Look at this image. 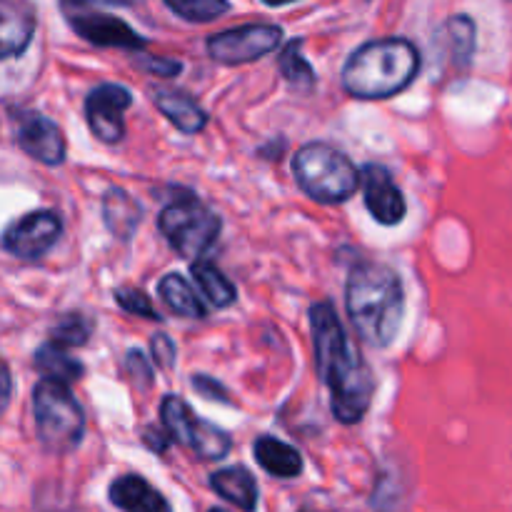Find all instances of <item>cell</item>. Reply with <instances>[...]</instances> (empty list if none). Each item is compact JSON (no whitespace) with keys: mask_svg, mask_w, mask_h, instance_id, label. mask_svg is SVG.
I'll return each mask as SVG.
<instances>
[{"mask_svg":"<svg viewBox=\"0 0 512 512\" xmlns=\"http://www.w3.org/2000/svg\"><path fill=\"white\" fill-rule=\"evenodd\" d=\"M310 330L318 373L330 390L333 415L345 425L358 423L373 403L375 383L368 365L355 355L353 343L330 303H315L310 308Z\"/></svg>","mask_w":512,"mask_h":512,"instance_id":"obj_1","label":"cell"},{"mask_svg":"<svg viewBox=\"0 0 512 512\" xmlns=\"http://www.w3.org/2000/svg\"><path fill=\"white\" fill-rule=\"evenodd\" d=\"M345 310L360 338L373 348H388L398 335L405 313L403 283L380 263H360L345 285Z\"/></svg>","mask_w":512,"mask_h":512,"instance_id":"obj_2","label":"cell"},{"mask_svg":"<svg viewBox=\"0 0 512 512\" xmlns=\"http://www.w3.org/2000/svg\"><path fill=\"white\" fill-rule=\"evenodd\" d=\"M418 70L420 53L410 40H370L348 58L343 68V85L353 98H393L418 78Z\"/></svg>","mask_w":512,"mask_h":512,"instance_id":"obj_3","label":"cell"},{"mask_svg":"<svg viewBox=\"0 0 512 512\" xmlns=\"http://www.w3.org/2000/svg\"><path fill=\"white\" fill-rule=\"evenodd\" d=\"M293 173L308 198L328 205L350 200L360 185L353 160L325 143L303 145L293 158Z\"/></svg>","mask_w":512,"mask_h":512,"instance_id":"obj_4","label":"cell"},{"mask_svg":"<svg viewBox=\"0 0 512 512\" xmlns=\"http://www.w3.org/2000/svg\"><path fill=\"white\" fill-rule=\"evenodd\" d=\"M33 413L38 440L48 453H73L85 433V415L68 383L43 378L33 390Z\"/></svg>","mask_w":512,"mask_h":512,"instance_id":"obj_5","label":"cell"},{"mask_svg":"<svg viewBox=\"0 0 512 512\" xmlns=\"http://www.w3.org/2000/svg\"><path fill=\"white\" fill-rule=\"evenodd\" d=\"M160 233L183 258H200L220 235V218L193 195L173 200L158 215Z\"/></svg>","mask_w":512,"mask_h":512,"instance_id":"obj_6","label":"cell"},{"mask_svg":"<svg viewBox=\"0 0 512 512\" xmlns=\"http://www.w3.org/2000/svg\"><path fill=\"white\" fill-rule=\"evenodd\" d=\"M160 418L165 430L180 445L193 450L203 460H223L230 453V435L208 420H198L185 400L165 395L160 403Z\"/></svg>","mask_w":512,"mask_h":512,"instance_id":"obj_7","label":"cell"},{"mask_svg":"<svg viewBox=\"0 0 512 512\" xmlns=\"http://www.w3.org/2000/svg\"><path fill=\"white\" fill-rule=\"evenodd\" d=\"M283 40V28L268 23H250L223 30L208 40L210 58L223 65H243L273 53Z\"/></svg>","mask_w":512,"mask_h":512,"instance_id":"obj_8","label":"cell"},{"mask_svg":"<svg viewBox=\"0 0 512 512\" xmlns=\"http://www.w3.org/2000/svg\"><path fill=\"white\" fill-rule=\"evenodd\" d=\"M60 233H63V223H60V218L53 210H35V213H28L25 218L15 220L5 230L3 248L10 255H15V258L35 260L58 243Z\"/></svg>","mask_w":512,"mask_h":512,"instance_id":"obj_9","label":"cell"},{"mask_svg":"<svg viewBox=\"0 0 512 512\" xmlns=\"http://www.w3.org/2000/svg\"><path fill=\"white\" fill-rule=\"evenodd\" d=\"M130 103H133V95L123 85L105 83L90 90L85 98V118L95 138L103 143H118L125 133L123 113L130 108Z\"/></svg>","mask_w":512,"mask_h":512,"instance_id":"obj_10","label":"cell"},{"mask_svg":"<svg viewBox=\"0 0 512 512\" xmlns=\"http://www.w3.org/2000/svg\"><path fill=\"white\" fill-rule=\"evenodd\" d=\"M15 140L25 155L43 165H60L65 160V138L58 125L40 113L20 110L13 115Z\"/></svg>","mask_w":512,"mask_h":512,"instance_id":"obj_11","label":"cell"},{"mask_svg":"<svg viewBox=\"0 0 512 512\" xmlns=\"http://www.w3.org/2000/svg\"><path fill=\"white\" fill-rule=\"evenodd\" d=\"M360 185H363L365 208L380 225H398L405 218V210H408L405 198L388 168L375 163L365 165L360 170Z\"/></svg>","mask_w":512,"mask_h":512,"instance_id":"obj_12","label":"cell"},{"mask_svg":"<svg viewBox=\"0 0 512 512\" xmlns=\"http://www.w3.org/2000/svg\"><path fill=\"white\" fill-rule=\"evenodd\" d=\"M70 25L75 33L83 35L93 45L100 48H123V50H140L148 40L135 33L125 20L105 13H75L70 15Z\"/></svg>","mask_w":512,"mask_h":512,"instance_id":"obj_13","label":"cell"},{"mask_svg":"<svg viewBox=\"0 0 512 512\" xmlns=\"http://www.w3.org/2000/svg\"><path fill=\"white\" fill-rule=\"evenodd\" d=\"M35 33V15L23 0L0 3V55L15 58L23 55Z\"/></svg>","mask_w":512,"mask_h":512,"instance_id":"obj_14","label":"cell"},{"mask_svg":"<svg viewBox=\"0 0 512 512\" xmlns=\"http://www.w3.org/2000/svg\"><path fill=\"white\" fill-rule=\"evenodd\" d=\"M110 503L123 512H173L163 493L140 475H123L110 485Z\"/></svg>","mask_w":512,"mask_h":512,"instance_id":"obj_15","label":"cell"},{"mask_svg":"<svg viewBox=\"0 0 512 512\" xmlns=\"http://www.w3.org/2000/svg\"><path fill=\"white\" fill-rule=\"evenodd\" d=\"M253 453L260 468L273 478H298L303 473V458L298 450L273 435H260L253 445Z\"/></svg>","mask_w":512,"mask_h":512,"instance_id":"obj_16","label":"cell"},{"mask_svg":"<svg viewBox=\"0 0 512 512\" xmlns=\"http://www.w3.org/2000/svg\"><path fill=\"white\" fill-rule=\"evenodd\" d=\"M153 103L183 133L195 135L208 125V113L190 95L178 93V90H155Z\"/></svg>","mask_w":512,"mask_h":512,"instance_id":"obj_17","label":"cell"},{"mask_svg":"<svg viewBox=\"0 0 512 512\" xmlns=\"http://www.w3.org/2000/svg\"><path fill=\"white\" fill-rule=\"evenodd\" d=\"M440 43L445 50V63L455 70H465L475 53V23L468 15H453L440 30Z\"/></svg>","mask_w":512,"mask_h":512,"instance_id":"obj_18","label":"cell"},{"mask_svg":"<svg viewBox=\"0 0 512 512\" xmlns=\"http://www.w3.org/2000/svg\"><path fill=\"white\" fill-rule=\"evenodd\" d=\"M210 488L240 510L253 512L258 505V485L245 468H223L210 475Z\"/></svg>","mask_w":512,"mask_h":512,"instance_id":"obj_19","label":"cell"},{"mask_svg":"<svg viewBox=\"0 0 512 512\" xmlns=\"http://www.w3.org/2000/svg\"><path fill=\"white\" fill-rule=\"evenodd\" d=\"M105 225L120 240H130L140 225V205L130 198V193L120 188H110L103 198Z\"/></svg>","mask_w":512,"mask_h":512,"instance_id":"obj_20","label":"cell"},{"mask_svg":"<svg viewBox=\"0 0 512 512\" xmlns=\"http://www.w3.org/2000/svg\"><path fill=\"white\" fill-rule=\"evenodd\" d=\"M35 368L45 375V378L53 380H63V383H73L83 375V363L75 360L73 355L65 353L63 345L45 343L35 350Z\"/></svg>","mask_w":512,"mask_h":512,"instance_id":"obj_21","label":"cell"},{"mask_svg":"<svg viewBox=\"0 0 512 512\" xmlns=\"http://www.w3.org/2000/svg\"><path fill=\"white\" fill-rule=\"evenodd\" d=\"M193 278L198 283V288L203 290L205 298L215 305V308H230L238 298L235 293V285L220 273L218 265H213L210 260H195L193 263Z\"/></svg>","mask_w":512,"mask_h":512,"instance_id":"obj_22","label":"cell"},{"mask_svg":"<svg viewBox=\"0 0 512 512\" xmlns=\"http://www.w3.org/2000/svg\"><path fill=\"white\" fill-rule=\"evenodd\" d=\"M160 298L165 300L173 313L183 315V318H205V308L200 303L198 295L193 293V288L188 285V280L180 278L178 273H170L160 280L158 285Z\"/></svg>","mask_w":512,"mask_h":512,"instance_id":"obj_23","label":"cell"},{"mask_svg":"<svg viewBox=\"0 0 512 512\" xmlns=\"http://www.w3.org/2000/svg\"><path fill=\"white\" fill-rule=\"evenodd\" d=\"M278 68L283 73V78L288 80L293 88L300 90H310L315 85V73H313V65L305 60L303 55V40L295 38L290 40L288 45L283 48L278 60Z\"/></svg>","mask_w":512,"mask_h":512,"instance_id":"obj_24","label":"cell"},{"mask_svg":"<svg viewBox=\"0 0 512 512\" xmlns=\"http://www.w3.org/2000/svg\"><path fill=\"white\" fill-rule=\"evenodd\" d=\"M90 333H93V320L85 318L83 313L60 315L58 323L50 330L55 343L63 345V348H80V345L88 343Z\"/></svg>","mask_w":512,"mask_h":512,"instance_id":"obj_25","label":"cell"},{"mask_svg":"<svg viewBox=\"0 0 512 512\" xmlns=\"http://www.w3.org/2000/svg\"><path fill=\"white\" fill-rule=\"evenodd\" d=\"M165 5L190 23H210L230 10L228 0H165Z\"/></svg>","mask_w":512,"mask_h":512,"instance_id":"obj_26","label":"cell"},{"mask_svg":"<svg viewBox=\"0 0 512 512\" xmlns=\"http://www.w3.org/2000/svg\"><path fill=\"white\" fill-rule=\"evenodd\" d=\"M115 300L123 310H128L130 315H140V318H150V320H158L160 315L155 313L153 303H150L148 295H143L140 290L133 288H120L115 290Z\"/></svg>","mask_w":512,"mask_h":512,"instance_id":"obj_27","label":"cell"},{"mask_svg":"<svg viewBox=\"0 0 512 512\" xmlns=\"http://www.w3.org/2000/svg\"><path fill=\"white\" fill-rule=\"evenodd\" d=\"M140 68L148 70L150 75H163V78H173L183 70V65L178 60H170V58H140L138 60Z\"/></svg>","mask_w":512,"mask_h":512,"instance_id":"obj_28","label":"cell"},{"mask_svg":"<svg viewBox=\"0 0 512 512\" xmlns=\"http://www.w3.org/2000/svg\"><path fill=\"white\" fill-rule=\"evenodd\" d=\"M153 358L160 368H170L175 363V345L168 335H155L153 338Z\"/></svg>","mask_w":512,"mask_h":512,"instance_id":"obj_29","label":"cell"},{"mask_svg":"<svg viewBox=\"0 0 512 512\" xmlns=\"http://www.w3.org/2000/svg\"><path fill=\"white\" fill-rule=\"evenodd\" d=\"M128 370L138 383L143 380V385H150V380H153V370H150L148 360H145L140 350H130L128 353Z\"/></svg>","mask_w":512,"mask_h":512,"instance_id":"obj_30","label":"cell"},{"mask_svg":"<svg viewBox=\"0 0 512 512\" xmlns=\"http://www.w3.org/2000/svg\"><path fill=\"white\" fill-rule=\"evenodd\" d=\"M193 388L200 390V395H205V398L223 400V403H228V398H225L223 385H220L218 380L208 378V375H195V378H193Z\"/></svg>","mask_w":512,"mask_h":512,"instance_id":"obj_31","label":"cell"},{"mask_svg":"<svg viewBox=\"0 0 512 512\" xmlns=\"http://www.w3.org/2000/svg\"><path fill=\"white\" fill-rule=\"evenodd\" d=\"M145 443L150 445V448L155 450V453H163L165 448H168V443H170V438H173V435L168 433V430H155V428H148L145 430Z\"/></svg>","mask_w":512,"mask_h":512,"instance_id":"obj_32","label":"cell"},{"mask_svg":"<svg viewBox=\"0 0 512 512\" xmlns=\"http://www.w3.org/2000/svg\"><path fill=\"white\" fill-rule=\"evenodd\" d=\"M60 3L68 5V8H83V5L98 3V0H60ZM105 3H128V0H105Z\"/></svg>","mask_w":512,"mask_h":512,"instance_id":"obj_33","label":"cell"},{"mask_svg":"<svg viewBox=\"0 0 512 512\" xmlns=\"http://www.w3.org/2000/svg\"><path fill=\"white\" fill-rule=\"evenodd\" d=\"M10 400V370L8 365L3 368V405H8Z\"/></svg>","mask_w":512,"mask_h":512,"instance_id":"obj_34","label":"cell"},{"mask_svg":"<svg viewBox=\"0 0 512 512\" xmlns=\"http://www.w3.org/2000/svg\"><path fill=\"white\" fill-rule=\"evenodd\" d=\"M260 3L270 5V8H280V5H290V3H295V0H260Z\"/></svg>","mask_w":512,"mask_h":512,"instance_id":"obj_35","label":"cell"},{"mask_svg":"<svg viewBox=\"0 0 512 512\" xmlns=\"http://www.w3.org/2000/svg\"><path fill=\"white\" fill-rule=\"evenodd\" d=\"M210 512H228V510H223V508H213Z\"/></svg>","mask_w":512,"mask_h":512,"instance_id":"obj_36","label":"cell"}]
</instances>
